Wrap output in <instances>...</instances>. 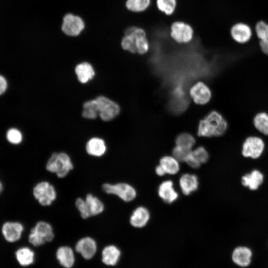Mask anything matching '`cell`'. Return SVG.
Instances as JSON below:
<instances>
[{
  "instance_id": "obj_13",
  "label": "cell",
  "mask_w": 268,
  "mask_h": 268,
  "mask_svg": "<svg viewBox=\"0 0 268 268\" xmlns=\"http://www.w3.org/2000/svg\"><path fill=\"white\" fill-rule=\"evenodd\" d=\"M190 94L196 104L201 105L208 103L211 97V92L209 88L202 82L195 83L191 88Z\"/></svg>"
},
{
  "instance_id": "obj_30",
  "label": "cell",
  "mask_w": 268,
  "mask_h": 268,
  "mask_svg": "<svg viewBox=\"0 0 268 268\" xmlns=\"http://www.w3.org/2000/svg\"><path fill=\"white\" fill-rule=\"evenodd\" d=\"M176 145L187 149H192L195 145L196 140L195 138L188 133H182L176 138Z\"/></svg>"
},
{
  "instance_id": "obj_8",
  "label": "cell",
  "mask_w": 268,
  "mask_h": 268,
  "mask_svg": "<svg viewBox=\"0 0 268 268\" xmlns=\"http://www.w3.org/2000/svg\"><path fill=\"white\" fill-rule=\"evenodd\" d=\"M265 147L263 139L259 136L250 135L245 139L242 146V155L246 158H259Z\"/></svg>"
},
{
  "instance_id": "obj_37",
  "label": "cell",
  "mask_w": 268,
  "mask_h": 268,
  "mask_svg": "<svg viewBox=\"0 0 268 268\" xmlns=\"http://www.w3.org/2000/svg\"><path fill=\"white\" fill-rule=\"evenodd\" d=\"M186 162L189 165L190 167L193 168H198L201 166V164L198 162V161L193 156L192 154V151L187 158Z\"/></svg>"
},
{
  "instance_id": "obj_27",
  "label": "cell",
  "mask_w": 268,
  "mask_h": 268,
  "mask_svg": "<svg viewBox=\"0 0 268 268\" xmlns=\"http://www.w3.org/2000/svg\"><path fill=\"white\" fill-rule=\"evenodd\" d=\"M179 162L173 156H165L161 158L159 165L163 168L166 174L174 175L180 170Z\"/></svg>"
},
{
  "instance_id": "obj_6",
  "label": "cell",
  "mask_w": 268,
  "mask_h": 268,
  "mask_svg": "<svg viewBox=\"0 0 268 268\" xmlns=\"http://www.w3.org/2000/svg\"><path fill=\"white\" fill-rule=\"evenodd\" d=\"M32 194L35 199L43 206L51 205L57 196L55 187L46 181L36 184L33 189Z\"/></svg>"
},
{
  "instance_id": "obj_16",
  "label": "cell",
  "mask_w": 268,
  "mask_h": 268,
  "mask_svg": "<svg viewBox=\"0 0 268 268\" xmlns=\"http://www.w3.org/2000/svg\"><path fill=\"white\" fill-rule=\"evenodd\" d=\"M85 149L88 155L99 157L106 153L107 146L103 139L95 137L88 140L85 145Z\"/></svg>"
},
{
  "instance_id": "obj_28",
  "label": "cell",
  "mask_w": 268,
  "mask_h": 268,
  "mask_svg": "<svg viewBox=\"0 0 268 268\" xmlns=\"http://www.w3.org/2000/svg\"><path fill=\"white\" fill-rule=\"evenodd\" d=\"M155 4L159 11L164 15L171 16L173 15L177 8V0H156Z\"/></svg>"
},
{
  "instance_id": "obj_29",
  "label": "cell",
  "mask_w": 268,
  "mask_h": 268,
  "mask_svg": "<svg viewBox=\"0 0 268 268\" xmlns=\"http://www.w3.org/2000/svg\"><path fill=\"white\" fill-rule=\"evenodd\" d=\"M122 48L131 53H136L134 36L130 32L124 31L121 43Z\"/></svg>"
},
{
  "instance_id": "obj_2",
  "label": "cell",
  "mask_w": 268,
  "mask_h": 268,
  "mask_svg": "<svg viewBox=\"0 0 268 268\" xmlns=\"http://www.w3.org/2000/svg\"><path fill=\"white\" fill-rule=\"evenodd\" d=\"M46 168L54 173L59 178L67 176L73 168V165L69 156L66 153L54 152L48 159Z\"/></svg>"
},
{
  "instance_id": "obj_20",
  "label": "cell",
  "mask_w": 268,
  "mask_h": 268,
  "mask_svg": "<svg viewBox=\"0 0 268 268\" xmlns=\"http://www.w3.org/2000/svg\"><path fill=\"white\" fill-rule=\"evenodd\" d=\"M179 185L183 193L189 195L197 190L199 186L198 177L194 174H185L181 177Z\"/></svg>"
},
{
  "instance_id": "obj_40",
  "label": "cell",
  "mask_w": 268,
  "mask_h": 268,
  "mask_svg": "<svg viewBox=\"0 0 268 268\" xmlns=\"http://www.w3.org/2000/svg\"><path fill=\"white\" fill-rule=\"evenodd\" d=\"M155 172L157 175L162 176L166 174L163 168L159 165L156 167Z\"/></svg>"
},
{
  "instance_id": "obj_38",
  "label": "cell",
  "mask_w": 268,
  "mask_h": 268,
  "mask_svg": "<svg viewBox=\"0 0 268 268\" xmlns=\"http://www.w3.org/2000/svg\"><path fill=\"white\" fill-rule=\"evenodd\" d=\"M259 44L261 52L268 56V38L259 40Z\"/></svg>"
},
{
  "instance_id": "obj_7",
  "label": "cell",
  "mask_w": 268,
  "mask_h": 268,
  "mask_svg": "<svg viewBox=\"0 0 268 268\" xmlns=\"http://www.w3.org/2000/svg\"><path fill=\"white\" fill-rule=\"evenodd\" d=\"M101 188L104 193L118 196L126 202L133 201L136 196L134 188L126 183H118L114 184L106 183L102 185Z\"/></svg>"
},
{
  "instance_id": "obj_3",
  "label": "cell",
  "mask_w": 268,
  "mask_h": 268,
  "mask_svg": "<svg viewBox=\"0 0 268 268\" xmlns=\"http://www.w3.org/2000/svg\"><path fill=\"white\" fill-rule=\"evenodd\" d=\"M54 238L52 225L45 221H38L28 235V241L34 246H39L51 242Z\"/></svg>"
},
{
  "instance_id": "obj_4",
  "label": "cell",
  "mask_w": 268,
  "mask_h": 268,
  "mask_svg": "<svg viewBox=\"0 0 268 268\" xmlns=\"http://www.w3.org/2000/svg\"><path fill=\"white\" fill-rule=\"evenodd\" d=\"M93 101L98 115L103 121L108 122L113 120L120 112L119 105L105 96H99L94 99Z\"/></svg>"
},
{
  "instance_id": "obj_23",
  "label": "cell",
  "mask_w": 268,
  "mask_h": 268,
  "mask_svg": "<svg viewBox=\"0 0 268 268\" xmlns=\"http://www.w3.org/2000/svg\"><path fill=\"white\" fill-rule=\"evenodd\" d=\"M57 258L60 264L66 268L73 265L74 257L72 250L67 246H62L57 251Z\"/></svg>"
},
{
  "instance_id": "obj_18",
  "label": "cell",
  "mask_w": 268,
  "mask_h": 268,
  "mask_svg": "<svg viewBox=\"0 0 268 268\" xmlns=\"http://www.w3.org/2000/svg\"><path fill=\"white\" fill-rule=\"evenodd\" d=\"M150 218V214L147 208L139 206L134 210L130 218L131 224L136 228H141L146 225Z\"/></svg>"
},
{
  "instance_id": "obj_5",
  "label": "cell",
  "mask_w": 268,
  "mask_h": 268,
  "mask_svg": "<svg viewBox=\"0 0 268 268\" xmlns=\"http://www.w3.org/2000/svg\"><path fill=\"white\" fill-rule=\"evenodd\" d=\"M169 35L178 44H188L193 40L195 31L190 24L178 20L174 21L170 25Z\"/></svg>"
},
{
  "instance_id": "obj_1",
  "label": "cell",
  "mask_w": 268,
  "mask_h": 268,
  "mask_svg": "<svg viewBox=\"0 0 268 268\" xmlns=\"http://www.w3.org/2000/svg\"><path fill=\"white\" fill-rule=\"evenodd\" d=\"M225 119L219 112L212 111L201 120L198 130L200 136H220L223 135L228 128Z\"/></svg>"
},
{
  "instance_id": "obj_41",
  "label": "cell",
  "mask_w": 268,
  "mask_h": 268,
  "mask_svg": "<svg viewBox=\"0 0 268 268\" xmlns=\"http://www.w3.org/2000/svg\"><path fill=\"white\" fill-rule=\"evenodd\" d=\"M3 186L2 183L0 181V195L1 194V193H2L3 191Z\"/></svg>"
},
{
  "instance_id": "obj_15",
  "label": "cell",
  "mask_w": 268,
  "mask_h": 268,
  "mask_svg": "<svg viewBox=\"0 0 268 268\" xmlns=\"http://www.w3.org/2000/svg\"><path fill=\"white\" fill-rule=\"evenodd\" d=\"M264 175L261 171L255 169L250 173H247L241 178V183L244 187L250 190H257L264 182Z\"/></svg>"
},
{
  "instance_id": "obj_33",
  "label": "cell",
  "mask_w": 268,
  "mask_h": 268,
  "mask_svg": "<svg viewBox=\"0 0 268 268\" xmlns=\"http://www.w3.org/2000/svg\"><path fill=\"white\" fill-rule=\"evenodd\" d=\"M192 149L176 145L173 150V156L179 161L186 162Z\"/></svg>"
},
{
  "instance_id": "obj_17",
  "label": "cell",
  "mask_w": 268,
  "mask_h": 268,
  "mask_svg": "<svg viewBox=\"0 0 268 268\" xmlns=\"http://www.w3.org/2000/svg\"><path fill=\"white\" fill-rule=\"evenodd\" d=\"M84 200L86 209L90 217L98 215L104 211V204L98 197L91 194H88Z\"/></svg>"
},
{
  "instance_id": "obj_9",
  "label": "cell",
  "mask_w": 268,
  "mask_h": 268,
  "mask_svg": "<svg viewBox=\"0 0 268 268\" xmlns=\"http://www.w3.org/2000/svg\"><path fill=\"white\" fill-rule=\"evenodd\" d=\"M232 40L239 44H245L250 41L254 35V29L247 23L238 22L234 24L230 29Z\"/></svg>"
},
{
  "instance_id": "obj_32",
  "label": "cell",
  "mask_w": 268,
  "mask_h": 268,
  "mask_svg": "<svg viewBox=\"0 0 268 268\" xmlns=\"http://www.w3.org/2000/svg\"><path fill=\"white\" fill-rule=\"evenodd\" d=\"M254 34L259 40L268 38V23L263 20L258 21L254 27Z\"/></svg>"
},
{
  "instance_id": "obj_12",
  "label": "cell",
  "mask_w": 268,
  "mask_h": 268,
  "mask_svg": "<svg viewBox=\"0 0 268 268\" xmlns=\"http://www.w3.org/2000/svg\"><path fill=\"white\" fill-rule=\"evenodd\" d=\"M252 250L248 247L239 246L236 247L232 251L231 259L233 263L240 268L249 267L253 258Z\"/></svg>"
},
{
  "instance_id": "obj_35",
  "label": "cell",
  "mask_w": 268,
  "mask_h": 268,
  "mask_svg": "<svg viewBox=\"0 0 268 268\" xmlns=\"http://www.w3.org/2000/svg\"><path fill=\"white\" fill-rule=\"evenodd\" d=\"M6 138L10 143L13 144H18L22 140V135L18 130L11 129L7 132Z\"/></svg>"
},
{
  "instance_id": "obj_14",
  "label": "cell",
  "mask_w": 268,
  "mask_h": 268,
  "mask_svg": "<svg viewBox=\"0 0 268 268\" xmlns=\"http://www.w3.org/2000/svg\"><path fill=\"white\" fill-rule=\"evenodd\" d=\"M97 245L95 241L89 237L81 238L75 245V250L87 260L91 259L95 254Z\"/></svg>"
},
{
  "instance_id": "obj_25",
  "label": "cell",
  "mask_w": 268,
  "mask_h": 268,
  "mask_svg": "<svg viewBox=\"0 0 268 268\" xmlns=\"http://www.w3.org/2000/svg\"><path fill=\"white\" fill-rule=\"evenodd\" d=\"M253 124L257 131L268 136V113L265 111L257 113L253 119Z\"/></svg>"
},
{
  "instance_id": "obj_19",
  "label": "cell",
  "mask_w": 268,
  "mask_h": 268,
  "mask_svg": "<svg viewBox=\"0 0 268 268\" xmlns=\"http://www.w3.org/2000/svg\"><path fill=\"white\" fill-rule=\"evenodd\" d=\"M158 195L164 201L169 203L175 201L178 197L177 192L173 187V183L170 180L164 181L160 185Z\"/></svg>"
},
{
  "instance_id": "obj_24",
  "label": "cell",
  "mask_w": 268,
  "mask_h": 268,
  "mask_svg": "<svg viewBox=\"0 0 268 268\" xmlns=\"http://www.w3.org/2000/svg\"><path fill=\"white\" fill-rule=\"evenodd\" d=\"M102 262L108 266H114L118 262L120 256V250L114 245H109L103 250Z\"/></svg>"
},
{
  "instance_id": "obj_39",
  "label": "cell",
  "mask_w": 268,
  "mask_h": 268,
  "mask_svg": "<svg viewBox=\"0 0 268 268\" xmlns=\"http://www.w3.org/2000/svg\"><path fill=\"white\" fill-rule=\"evenodd\" d=\"M7 87V83L5 78L1 75H0V95L3 94Z\"/></svg>"
},
{
  "instance_id": "obj_11",
  "label": "cell",
  "mask_w": 268,
  "mask_h": 268,
  "mask_svg": "<svg viewBox=\"0 0 268 268\" xmlns=\"http://www.w3.org/2000/svg\"><path fill=\"white\" fill-rule=\"evenodd\" d=\"M23 225L18 221H6L1 228L3 239L8 243H15L19 241L24 231Z\"/></svg>"
},
{
  "instance_id": "obj_36",
  "label": "cell",
  "mask_w": 268,
  "mask_h": 268,
  "mask_svg": "<svg viewBox=\"0 0 268 268\" xmlns=\"http://www.w3.org/2000/svg\"><path fill=\"white\" fill-rule=\"evenodd\" d=\"M75 205L83 219L90 217L86 209L84 199L81 198H77L75 201Z\"/></svg>"
},
{
  "instance_id": "obj_22",
  "label": "cell",
  "mask_w": 268,
  "mask_h": 268,
  "mask_svg": "<svg viewBox=\"0 0 268 268\" xmlns=\"http://www.w3.org/2000/svg\"><path fill=\"white\" fill-rule=\"evenodd\" d=\"M34 252L29 248L22 247L15 252V258L18 264L22 267H27L34 261Z\"/></svg>"
},
{
  "instance_id": "obj_31",
  "label": "cell",
  "mask_w": 268,
  "mask_h": 268,
  "mask_svg": "<svg viewBox=\"0 0 268 268\" xmlns=\"http://www.w3.org/2000/svg\"><path fill=\"white\" fill-rule=\"evenodd\" d=\"M82 116L87 119H95L97 117L98 115L95 110L93 99L83 103Z\"/></svg>"
},
{
  "instance_id": "obj_10",
  "label": "cell",
  "mask_w": 268,
  "mask_h": 268,
  "mask_svg": "<svg viewBox=\"0 0 268 268\" xmlns=\"http://www.w3.org/2000/svg\"><path fill=\"white\" fill-rule=\"evenodd\" d=\"M84 27V22L79 16L72 13H67L64 16L62 30L66 35L69 36H78Z\"/></svg>"
},
{
  "instance_id": "obj_26",
  "label": "cell",
  "mask_w": 268,
  "mask_h": 268,
  "mask_svg": "<svg viewBox=\"0 0 268 268\" xmlns=\"http://www.w3.org/2000/svg\"><path fill=\"white\" fill-rule=\"evenodd\" d=\"M151 3L152 0H126L125 6L129 11L140 13L146 11Z\"/></svg>"
},
{
  "instance_id": "obj_34",
  "label": "cell",
  "mask_w": 268,
  "mask_h": 268,
  "mask_svg": "<svg viewBox=\"0 0 268 268\" xmlns=\"http://www.w3.org/2000/svg\"><path fill=\"white\" fill-rule=\"evenodd\" d=\"M192 154L201 164L205 163L209 157L207 151L202 146H199L192 150Z\"/></svg>"
},
{
  "instance_id": "obj_21",
  "label": "cell",
  "mask_w": 268,
  "mask_h": 268,
  "mask_svg": "<svg viewBox=\"0 0 268 268\" xmlns=\"http://www.w3.org/2000/svg\"><path fill=\"white\" fill-rule=\"evenodd\" d=\"M75 72L78 80L82 83L87 82L92 79L95 75V71L92 66L87 62L77 65L75 68Z\"/></svg>"
}]
</instances>
